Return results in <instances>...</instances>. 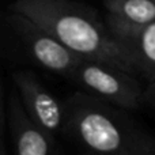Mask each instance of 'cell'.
I'll use <instances>...</instances> for the list:
<instances>
[{
    "instance_id": "obj_1",
    "label": "cell",
    "mask_w": 155,
    "mask_h": 155,
    "mask_svg": "<svg viewBox=\"0 0 155 155\" xmlns=\"http://www.w3.org/2000/svg\"><path fill=\"white\" fill-rule=\"evenodd\" d=\"M64 135L82 150L106 155H155V136L128 109L76 91L64 102Z\"/></svg>"
},
{
    "instance_id": "obj_2",
    "label": "cell",
    "mask_w": 155,
    "mask_h": 155,
    "mask_svg": "<svg viewBox=\"0 0 155 155\" xmlns=\"http://www.w3.org/2000/svg\"><path fill=\"white\" fill-rule=\"evenodd\" d=\"M11 11L37 23L83 59L109 63L136 75L125 46L83 4L74 0H16Z\"/></svg>"
},
{
    "instance_id": "obj_3",
    "label": "cell",
    "mask_w": 155,
    "mask_h": 155,
    "mask_svg": "<svg viewBox=\"0 0 155 155\" xmlns=\"http://www.w3.org/2000/svg\"><path fill=\"white\" fill-rule=\"evenodd\" d=\"M70 79L80 91L128 110L144 102V88L135 74L91 59H82Z\"/></svg>"
},
{
    "instance_id": "obj_4",
    "label": "cell",
    "mask_w": 155,
    "mask_h": 155,
    "mask_svg": "<svg viewBox=\"0 0 155 155\" xmlns=\"http://www.w3.org/2000/svg\"><path fill=\"white\" fill-rule=\"evenodd\" d=\"M10 19L29 56L40 67L70 79L83 57L26 16L12 12Z\"/></svg>"
},
{
    "instance_id": "obj_5",
    "label": "cell",
    "mask_w": 155,
    "mask_h": 155,
    "mask_svg": "<svg viewBox=\"0 0 155 155\" xmlns=\"http://www.w3.org/2000/svg\"><path fill=\"white\" fill-rule=\"evenodd\" d=\"M12 80L30 117L53 136L63 131L64 102L61 104L31 72L16 71Z\"/></svg>"
},
{
    "instance_id": "obj_6",
    "label": "cell",
    "mask_w": 155,
    "mask_h": 155,
    "mask_svg": "<svg viewBox=\"0 0 155 155\" xmlns=\"http://www.w3.org/2000/svg\"><path fill=\"white\" fill-rule=\"evenodd\" d=\"M7 123L14 150L18 155H49L56 151L54 136L30 117L19 94H12L10 98Z\"/></svg>"
},
{
    "instance_id": "obj_7",
    "label": "cell",
    "mask_w": 155,
    "mask_h": 155,
    "mask_svg": "<svg viewBox=\"0 0 155 155\" xmlns=\"http://www.w3.org/2000/svg\"><path fill=\"white\" fill-rule=\"evenodd\" d=\"M106 25L121 44L155 21V0H105Z\"/></svg>"
},
{
    "instance_id": "obj_8",
    "label": "cell",
    "mask_w": 155,
    "mask_h": 155,
    "mask_svg": "<svg viewBox=\"0 0 155 155\" xmlns=\"http://www.w3.org/2000/svg\"><path fill=\"white\" fill-rule=\"evenodd\" d=\"M123 45L128 51L136 75L143 76L148 83L155 82V21L124 41Z\"/></svg>"
},
{
    "instance_id": "obj_9",
    "label": "cell",
    "mask_w": 155,
    "mask_h": 155,
    "mask_svg": "<svg viewBox=\"0 0 155 155\" xmlns=\"http://www.w3.org/2000/svg\"><path fill=\"white\" fill-rule=\"evenodd\" d=\"M5 124H7V110H5V99H4V88L0 78V139L3 140L5 134Z\"/></svg>"
},
{
    "instance_id": "obj_10",
    "label": "cell",
    "mask_w": 155,
    "mask_h": 155,
    "mask_svg": "<svg viewBox=\"0 0 155 155\" xmlns=\"http://www.w3.org/2000/svg\"><path fill=\"white\" fill-rule=\"evenodd\" d=\"M144 101L155 107V82H150L144 88Z\"/></svg>"
},
{
    "instance_id": "obj_11",
    "label": "cell",
    "mask_w": 155,
    "mask_h": 155,
    "mask_svg": "<svg viewBox=\"0 0 155 155\" xmlns=\"http://www.w3.org/2000/svg\"><path fill=\"white\" fill-rule=\"evenodd\" d=\"M2 154H5V148H4V142L0 139V155Z\"/></svg>"
}]
</instances>
